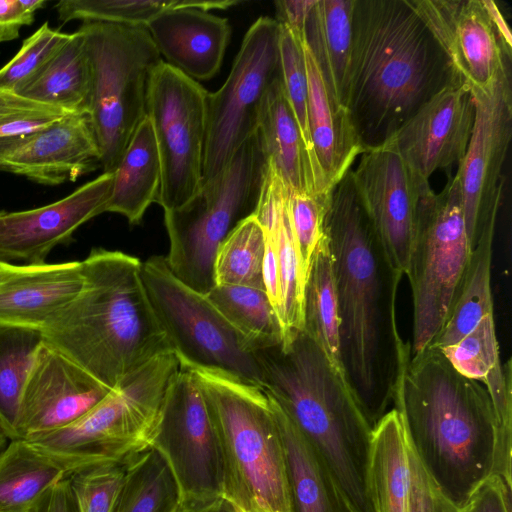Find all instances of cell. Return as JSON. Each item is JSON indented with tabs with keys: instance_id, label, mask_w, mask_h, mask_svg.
I'll list each match as a JSON object with an SVG mask.
<instances>
[{
	"instance_id": "53",
	"label": "cell",
	"mask_w": 512,
	"mask_h": 512,
	"mask_svg": "<svg viewBox=\"0 0 512 512\" xmlns=\"http://www.w3.org/2000/svg\"><path fill=\"white\" fill-rule=\"evenodd\" d=\"M9 441H10L9 437L3 431V429L0 427V452L7 446Z\"/></svg>"
},
{
	"instance_id": "34",
	"label": "cell",
	"mask_w": 512,
	"mask_h": 512,
	"mask_svg": "<svg viewBox=\"0 0 512 512\" xmlns=\"http://www.w3.org/2000/svg\"><path fill=\"white\" fill-rule=\"evenodd\" d=\"M496 220L484 224L471 251L457 298L449 316L429 348L454 345L486 315L494 313L491 266Z\"/></svg>"
},
{
	"instance_id": "52",
	"label": "cell",
	"mask_w": 512,
	"mask_h": 512,
	"mask_svg": "<svg viewBox=\"0 0 512 512\" xmlns=\"http://www.w3.org/2000/svg\"><path fill=\"white\" fill-rule=\"evenodd\" d=\"M482 3L500 37L501 42L506 50L512 53L511 33L496 3L490 0H482Z\"/></svg>"
},
{
	"instance_id": "23",
	"label": "cell",
	"mask_w": 512,
	"mask_h": 512,
	"mask_svg": "<svg viewBox=\"0 0 512 512\" xmlns=\"http://www.w3.org/2000/svg\"><path fill=\"white\" fill-rule=\"evenodd\" d=\"M462 376L481 383L488 391L496 420L493 474L511 484L512 364H501L494 313L454 345L439 350Z\"/></svg>"
},
{
	"instance_id": "26",
	"label": "cell",
	"mask_w": 512,
	"mask_h": 512,
	"mask_svg": "<svg viewBox=\"0 0 512 512\" xmlns=\"http://www.w3.org/2000/svg\"><path fill=\"white\" fill-rule=\"evenodd\" d=\"M308 78V125L324 191L335 185L362 153L346 110L330 94L311 50L302 41Z\"/></svg>"
},
{
	"instance_id": "49",
	"label": "cell",
	"mask_w": 512,
	"mask_h": 512,
	"mask_svg": "<svg viewBox=\"0 0 512 512\" xmlns=\"http://www.w3.org/2000/svg\"><path fill=\"white\" fill-rule=\"evenodd\" d=\"M315 0H278L275 2L278 24L288 28L295 36L304 37L307 15Z\"/></svg>"
},
{
	"instance_id": "41",
	"label": "cell",
	"mask_w": 512,
	"mask_h": 512,
	"mask_svg": "<svg viewBox=\"0 0 512 512\" xmlns=\"http://www.w3.org/2000/svg\"><path fill=\"white\" fill-rule=\"evenodd\" d=\"M303 38L295 36L288 28L279 24L280 78L285 96L302 134L305 147L316 168L321 190L326 192L322 186L309 133L308 78L302 47Z\"/></svg>"
},
{
	"instance_id": "47",
	"label": "cell",
	"mask_w": 512,
	"mask_h": 512,
	"mask_svg": "<svg viewBox=\"0 0 512 512\" xmlns=\"http://www.w3.org/2000/svg\"><path fill=\"white\" fill-rule=\"evenodd\" d=\"M462 512H511V486L491 475L473 492Z\"/></svg>"
},
{
	"instance_id": "50",
	"label": "cell",
	"mask_w": 512,
	"mask_h": 512,
	"mask_svg": "<svg viewBox=\"0 0 512 512\" xmlns=\"http://www.w3.org/2000/svg\"><path fill=\"white\" fill-rule=\"evenodd\" d=\"M32 512H78L68 478L50 487Z\"/></svg>"
},
{
	"instance_id": "21",
	"label": "cell",
	"mask_w": 512,
	"mask_h": 512,
	"mask_svg": "<svg viewBox=\"0 0 512 512\" xmlns=\"http://www.w3.org/2000/svg\"><path fill=\"white\" fill-rule=\"evenodd\" d=\"M412 1L467 88H487L511 62L482 0Z\"/></svg>"
},
{
	"instance_id": "19",
	"label": "cell",
	"mask_w": 512,
	"mask_h": 512,
	"mask_svg": "<svg viewBox=\"0 0 512 512\" xmlns=\"http://www.w3.org/2000/svg\"><path fill=\"white\" fill-rule=\"evenodd\" d=\"M475 106L463 84L448 87L424 104L384 144L393 148L422 181L463 159L471 137Z\"/></svg>"
},
{
	"instance_id": "6",
	"label": "cell",
	"mask_w": 512,
	"mask_h": 512,
	"mask_svg": "<svg viewBox=\"0 0 512 512\" xmlns=\"http://www.w3.org/2000/svg\"><path fill=\"white\" fill-rule=\"evenodd\" d=\"M187 370L217 433L224 497L240 512H291L283 443L265 390L220 371Z\"/></svg>"
},
{
	"instance_id": "3",
	"label": "cell",
	"mask_w": 512,
	"mask_h": 512,
	"mask_svg": "<svg viewBox=\"0 0 512 512\" xmlns=\"http://www.w3.org/2000/svg\"><path fill=\"white\" fill-rule=\"evenodd\" d=\"M393 408L409 443L443 495L462 508L493 475L496 420L490 395L435 348L410 358Z\"/></svg>"
},
{
	"instance_id": "5",
	"label": "cell",
	"mask_w": 512,
	"mask_h": 512,
	"mask_svg": "<svg viewBox=\"0 0 512 512\" xmlns=\"http://www.w3.org/2000/svg\"><path fill=\"white\" fill-rule=\"evenodd\" d=\"M256 355L262 388L324 461L354 512H375L370 483L373 429L348 384L302 330Z\"/></svg>"
},
{
	"instance_id": "51",
	"label": "cell",
	"mask_w": 512,
	"mask_h": 512,
	"mask_svg": "<svg viewBox=\"0 0 512 512\" xmlns=\"http://www.w3.org/2000/svg\"><path fill=\"white\" fill-rule=\"evenodd\" d=\"M179 512H240L237 507L224 496L211 500L181 504Z\"/></svg>"
},
{
	"instance_id": "16",
	"label": "cell",
	"mask_w": 512,
	"mask_h": 512,
	"mask_svg": "<svg viewBox=\"0 0 512 512\" xmlns=\"http://www.w3.org/2000/svg\"><path fill=\"white\" fill-rule=\"evenodd\" d=\"M352 177L361 204L390 265L406 275L414 241L422 182L391 147L361 154Z\"/></svg>"
},
{
	"instance_id": "45",
	"label": "cell",
	"mask_w": 512,
	"mask_h": 512,
	"mask_svg": "<svg viewBox=\"0 0 512 512\" xmlns=\"http://www.w3.org/2000/svg\"><path fill=\"white\" fill-rule=\"evenodd\" d=\"M70 114L0 88V141L37 131Z\"/></svg>"
},
{
	"instance_id": "22",
	"label": "cell",
	"mask_w": 512,
	"mask_h": 512,
	"mask_svg": "<svg viewBox=\"0 0 512 512\" xmlns=\"http://www.w3.org/2000/svg\"><path fill=\"white\" fill-rule=\"evenodd\" d=\"M146 29L165 62L197 82L217 74L231 35L226 18L192 7V0H180Z\"/></svg>"
},
{
	"instance_id": "24",
	"label": "cell",
	"mask_w": 512,
	"mask_h": 512,
	"mask_svg": "<svg viewBox=\"0 0 512 512\" xmlns=\"http://www.w3.org/2000/svg\"><path fill=\"white\" fill-rule=\"evenodd\" d=\"M81 261L0 264V323L43 329L80 292Z\"/></svg>"
},
{
	"instance_id": "38",
	"label": "cell",
	"mask_w": 512,
	"mask_h": 512,
	"mask_svg": "<svg viewBox=\"0 0 512 512\" xmlns=\"http://www.w3.org/2000/svg\"><path fill=\"white\" fill-rule=\"evenodd\" d=\"M44 344L41 329L0 323V427L15 439L20 398Z\"/></svg>"
},
{
	"instance_id": "11",
	"label": "cell",
	"mask_w": 512,
	"mask_h": 512,
	"mask_svg": "<svg viewBox=\"0 0 512 512\" xmlns=\"http://www.w3.org/2000/svg\"><path fill=\"white\" fill-rule=\"evenodd\" d=\"M140 273L180 368L220 371L263 386L256 353L247 347L206 295L171 272L165 256H151L141 262Z\"/></svg>"
},
{
	"instance_id": "4",
	"label": "cell",
	"mask_w": 512,
	"mask_h": 512,
	"mask_svg": "<svg viewBox=\"0 0 512 512\" xmlns=\"http://www.w3.org/2000/svg\"><path fill=\"white\" fill-rule=\"evenodd\" d=\"M141 262L120 251L91 250L81 261L82 289L42 329L46 344L110 390L172 352L145 291Z\"/></svg>"
},
{
	"instance_id": "30",
	"label": "cell",
	"mask_w": 512,
	"mask_h": 512,
	"mask_svg": "<svg viewBox=\"0 0 512 512\" xmlns=\"http://www.w3.org/2000/svg\"><path fill=\"white\" fill-rule=\"evenodd\" d=\"M161 183V164L151 122L147 116L136 128L118 165L105 212L139 224L147 208L156 202Z\"/></svg>"
},
{
	"instance_id": "48",
	"label": "cell",
	"mask_w": 512,
	"mask_h": 512,
	"mask_svg": "<svg viewBox=\"0 0 512 512\" xmlns=\"http://www.w3.org/2000/svg\"><path fill=\"white\" fill-rule=\"evenodd\" d=\"M45 4V0H0V43L17 39L21 28L31 25Z\"/></svg>"
},
{
	"instance_id": "39",
	"label": "cell",
	"mask_w": 512,
	"mask_h": 512,
	"mask_svg": "<svg viewBox=\"0 0 512 512\" xmlns=\"http://www.w3.org/2000/svg\"><path fill=\"white\" fill-rule=\"evenodd\" d=\"M264 232L255 214L243 220L222 242L214 263L215 285L265 290Z\"/></svg>"
},
{
	"instance_id": "9",
	"label": "cell",
	"mask_w": 512,
	"mask_h": 512,
	"mask_svg": "<svg viewBox=\"0 0 512 512\" xmlns=\"http://www.w3.org/2000/svg\"><path fill=\"white\" fill-rule=\"evenodd\" d=\"M91 65L88 116L102 173L113 172L146 116L152 71L162 60L145 26L83 22Z\"/></svg>"
},
{
	"instance_id": "10",
	"label": "cell",
	"mask_w": 512,
	"mask_h": 512,
	"mask_svg": "<svg viewBox=\"0 0 512 512\" xmlns=\"http://www.w3.org/2000/svg\"><path fill=\"white\" fill-rule=\"evenodd\" d=\"M471 251L457 179L449 178L439 193L425 187L406 273L413 306L410 358L427 350L444 326Z\"/></svg>"
},
{
	"instance_id": "44",
	"label": "cell",
	"mask_w": 512,
	"mask_h": 512,
	"mask_svg": "<svg viewBox=\"0 0 512 512\" xmlns=\"http://www.w3.org/2000/svg\"><path fill=\"white\" fill-rule=\"evenodd\" d=\"M127 461L87 467L68 477L78 512L112 511L125 481Z\"/></svg>"
},
{
	"instance_id": "28",
	"label": "cell",
	"mask_w": 512,
	"mask_h": 512,
	"mask_svg": "<svg viewBox=\"0 0 512 512\" xmlns=\"http://www.w3.org/2000/svg\"><path fill=\"white\" fill-rule=\"evenodd\" d=\"M267 395L283 443L291 512H354L324 461Z\"/></svg>"
},
{
	"instance_id": "40",
	"label": "cell",
	"mask_w": 512,
	"mask_h": 512,
	"mask_svg": "<svg viewBox=\"0 0 512 512\" xmlns=\"http://www.w3.org/2000/svg\"><path fill=\"white\" fill-rule=\"evenodd\" d=\"M178 3L179 0H61L55 10L62 24L81 20L146 27L154 17Z\"/></svg>"
},
{
	"instance_id": "31",
	"label": "cell",
	"mask_w": 512,
	"mask_h": 512,
	"mask_svg": "<svg viewBox=\"0 0 512 512\" xmlns=\"http://www.w3.org/2000/svg\"><path fill=\"white\" fill-rule=\"evenodd\" d=\"M370 483L375 512H409L408 438L395 408L373 428Z\"/></svg>"
},
{
	"instance_id": "35",
	"label": "cell",
	"mask_w": 512,
	"mask_h": 512,
	"mask_svg": "<svg viewBox=\"0 0 512 512\" xmlns=\"http://www.w3.org/2000/svg\"><path fill=\"white\" fill-rule=\"evenodd\" d=\"M70 473L25 439L0 452V512H32L42 496Z\"/></svg>"
},
{
	"instance_id": "2",
	"label": "cell",
	"mask_w": 512,
	"mask_h": 512,
	"mask_svg": "<svg viewBox=\"0 0 512 512\" xmlns=\"http://www.w3.org/2000/svg\"><path fill=\"white\" fill-rule=\"evenodd\" d=\"M459 84L412 0H355L344 107L362 152L384 145L424 104Z\"/></svg>"
},
{
	"instance_id": "29",
	"label": "cell",
	"mask_w": 512,
	"mask_h": 512,
	"mask_svg": "<svg viewBox=\"0 0 512 512\" xmlns=\"http://www.w3.org/2000/svg\"><path fill=\"white\" fill-rule=\"evenodd\" d=\"M355 0H315L305 22L304 40L335 102L343 107L353 39Z\"/></svg>"
},
{
	"instance_id": "1",
	"label": "cell",
	"mask_w": 512,
	"mask_h": 512,
	"mask_svg": "<svg viewBox=\"0 0 512 512\" xmlns=\"http://www.w3.org/2000/svg\"><path fill=\"white\" fill-rule=\"evenodd\" d=\"M340 319L341 360L349 388L373 429L394 403L410 359L397 327L403 275L388 262L356 192L352 168L332 191L325 220Z\"/></svg>"
},
{
	"instance_id": "36",
	"label": "cell",
	"mask_w": 512,
	"mask_h": 512,
	"mask_svg": "<svg viewBox=\"0 0 512 512\" xmlns=\"http://www.w3.org/2000/svg\"><path fill=\"white\" fill-rule=\"evenodd\" d=\"M206 296L251 351L283 342L281 322L265 290L216 284Z\"/></svg>"
},
{
	"instance_id": "27",
	"label": "cell",
	"mask_w": 512,
	"mask_h": 512,
	"mask_svg": "<svg viewBox=\"0 0 512 512\" xmlns=\"http://www.w3.org/2000/svg\"><path fill=\"white\" fill-rule=\"evenodd\" d=\"M258 132L268 166L283 184L299 192H322L316 168L285 96L280 76L267 94Z\"/></svg>"
},
{
	"instance_id": "8",
	"label": "cell",
	"mask_w": 512,
	"mask_h": 512,
	"mask_svg": "<svg viewBox=\"0 0 512 512\" xmlns=\"http://www.w3.org/2000/svg\"><path fill=\"white\" fill-rule=\"evenodd\" d=\"M266 171L257 130L220 174L202 184L179 208L164 211L169 239L165 259L179 280L204 295L215 286L217 250L243 220L255 214Z\"/></svg>"
},
{
	"instance_id": "13",
	"label": "cell",
	"mask_w": 512,
	"mask_h": 512,
	"mask_svg": "<svg viewBox=\"0 0 512 512\" xmlns=\"http://www.w3.org/2000/svg\"><path fill=\"white\" fill-rule=\"evenodd\" d=\"M208 94L197 81L163 60L152 71L146 116L161 164L156 202L164 211L185 204L201 186Z\"/></svg>"
},
{
	"instance_id": "37",
	"label": "cell",
	"mask_w": 512,
	"mask_h": 512,
	"mask_svg": "<svg viewBox=\"0 0 512 512\" xmlns=\"http://www.w3.org/2000/svg\"><path fill=\"white\" fill-rule=\"evenodd\" d=\"M180 508L175 479L153 447L127 461L125 481L111 512H179Z\"/></svg>"
},
{
	"instance_id": "46",
	"label": "cell",
	"mask_w": 512,
	"mask_h": 512,
	"mask_svg": "<svg viewBox=\"0 0 512 512\" xmlns=\"http://www.w3.org/2000/svg\"><path fill=\"white\" fill-rule=\"evenodd\" d=\"M407 435V434H406ZM410 468L409 512H462L439 490L408 440Z\"/></svg>"
},
{
	"instance_id": "12",
	"label": "cell",
	"mask_w": 512,
	"mask_h": 512,
	"mask_svg": "<svg viewBox=\"0 0 512 512\" xmlns=\"http://www.w3.org/2000/svg\"><path fill=\"white\" fill-rule=\"evenodd\" d=\"M279 76V24L262 16L246 32L224 84L208 94L201 185L220 174L258 130L267 94Z\"/></svg>"
},
{
	"instance_id": "14",
	"label": "cell",
	"mask_w": 512,
	"mask_h": 512,
	"mask_svg": "<svg viewBox=\"0 0 512 512\" xmlns=\"http://www.w3.org/2000/svg\"><path fill=\"white\" fill-rule=\"evenodd\" d=\"M152 447L177 484L181 504L224 496V471L217 433L191 371L180 368L166 392Z\"/></svg>"
},
{
	"instance_id": "15",
	"label": "cell",
	"mask_w": 512,
	"mask_h": 512,
	"mask_svg": "<svg viewBox=\"0 0 512 512\" xmlns=\"http://www.w3.org/2000/svg\"><path fill=\"white\" fill-rule=\"evenodd\" d=\"M511 62L487 88H469L475 114L466 153L454 176L460 186L472 249L484 224L496 220L503 190L502 169L512 134Z\"/></svg>"
},
{
	"instance_id": "32",
	"label": "cell",
	"mask_w": 512,
	"mask_h": 512,
	"mask_svg": "<svg viewBox=\"0 0 512 512\" xmlns=\"http://www.w3.org/2000/svg\"><path fill=\"white\" fill-rule=\"evenodd\" d=\"M302 331L319 347L337 376L347 383L341 360L333 261L326 234L314 251L306 277Z\"/></svg>"
},
{
	"instance_id": "7",
	"label": "cell",
	"mask_w": 512,
	"mask_h": 512,
	"mask_svg": "<svg viewBox=\"0 0 512 512\" xmlns=\"http://www.w3.org/2000/svg\"><path fill=\"white\" fill-rule=\"evenodd\" d=\"M179 370L174 353L159 355L73 422L25 440L70 475L126 462L152 447L166 392Z\"/></svg>"
},
{
	"instance_id": "20",
	"label": "cell",
	"mask_w": 512,
	"mask_h": 512,
	"mask_svg": "<svg viewBox=\"0 0 512 512\" xmlns=\"http://www.w3.org/2000/svg\"><path fill=\"white\" fill-rule=\"evenodd\" d=\"M100 167L87 114H70L37 131L0 141V171L45 185L74 182Z\"/></svg>"
},
{
	"instance_id": "17",
	"label": "cell",
	"mask_w": 512,
	"mask_h": 512,
	"mask_svg": "<svg viewBox=\"0 0 512 512\" xmlns=\"http://www.w3.org/2000/svg\"><path fill=\"white\" fill-rule=\"evenodd\" d=\"M112 183L113 172L102 173L53 203L24 211H1L0 264H44L53 248L105 212Z\"/></svg>"
},
{
	"instance_id": "18",
	"label": "cell",
	"mask_w": 512,
	"mask_h": 512,
	"mask_svg": "<svg viewBox=\"0 0 512 512\" xmlns=\"http://www.w3.org/2000/svg\"><path fill=\"white\" fill-rule=\"evenodd\" d=\"M110 391L69 357L44 342L20 398L15 439L50 432L73 422Z\"/></svg>"
},
{
	"instance_id": "33",
	"label": "cell",
	"mask_w": 512,
	"mask_h": 512,
	"mask_svg": "<svg viewBox=\"0 0 512 512\" xmlns=\"http://www.w3.org/2000/svg\"><path fill=\"white\" fill-rule=\"evenodd\" d=\"M72 114H87L91 65L83 35L76 30L47 65L18 93Z\"/></svg>"
},
{
	"instance_id": "43",
	"label": "cell",
	"mask_w": 512,
	"mask_h": 512,
	"mask_svg": "<svg viewBox=\"0 0 512 512\" xmlns=\"http://www.w3.org/2000/svg\"><path fill=\"white\" fill-rule=\"evenodd\" d=\"M285 186V185H284ZM286 189V204L302 268L307 277L314 251L325 234L332 191L299 192Z\"/></svg>"
},
{
	"instance_id": "42",
	"label": "cell",
	"mask_w": 512,
	"mask_h": 512,
	"mask_svg": "<svg viewBox=\"0 0 512 512\" xmlns=\"http://www.w3.org/2000/svg\"><path fill=\"white\" fill-rule=\"evenodd\" d=\"M71 33L45 22L26 38L15 56L0 69V88L19 93L68 41Z\"/></svg>"
},
{
	"instance_id": "25",
	"label": "cell",
	"mask_w": 512,
	"mask_h": 512,
	"mask_svg": "<svg viewBox=\"0 0 512 512\" xmlns=\"http://www.w3.org/2000/svg\"><path fill=\"white\" fill-rule=\"evenodd\" d=\"M255 216L262 226L265 245L277 258L281 288L278 317L284 341L303 329L306 275L288 215L285 186L268 164Z\"/></svg>"
}]
</instances>
